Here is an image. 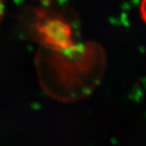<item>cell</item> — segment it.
Instances as JSON below:
<instances>
[{"instance_id": "6da1fadb", "label": "cell", "mask_w": 146, "mask_h": 146, "mask_svg": "<svg viewBox=\"0 0 146 146\" xmlns=\"http://www.w3.org/2000/svg\"><path fill=\"white\" fill-rule=\"evenodd\" d=\"M6 3H7V0H0V24L5 15Z\"/></svg>"}, {"instance_id": "7a4b0ae2", "label": "cell", "mask_w": 146, "mask_h": 146, "mask_svg": "<svg viewBox=\"0 0 146 146\" xmlns=\"http://www.w3.org/2000/svg\"><path fill=\"white\" fill-rule=\"evenodd\" d=\"M141 16L143 17L144 21L146 22V0H143L141 7Z\"/></svg>"}, {"instance_id": "3957f363", "label": "cell", "mask_w": 146, "mask_h": 146, "mask_svg": "<svg viewBox=\"0 0 146 146\" xmlns=\"http://www.w3.org/2000/svg\"><path fill=\"white\" fill-rule=\"evenodd\" d=\"M35 1H37V2H41V3H50L53 0H35Z\"/></svg>"}]
</instances>
